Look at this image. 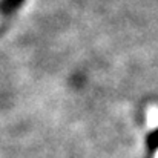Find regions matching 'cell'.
<instances>
[{
    "mask_svg": "<svg viewBox=\"0 0 158 158\" xmlns=\"http://www.w3.org/2000/svg\"><path fill=\"white\" fill-rule=\"evenodd\" d=\"M148 148H149L151 152H154V151L158 149V129H155V131L148 137Z\"/></svg>",
    "mask_w": 158,
    "mask_h": 158,
    "instance_id": "cell-2",
    "label": "cell"
},
{
    "mask_svg": "<svg viewBox=\"0 0 158 158\" xmlns=\"http://www.w3.org/2000/svg\"><path fill=\"white\" fill-rule=\"evenodd\" d=\"M22 3H23V0H2L0 2V12L9 14V12L15 11Z\"/></svg>",
    "mask_w": 158,
    "mask_h": 158,
    "instance_id": "cell-1",
    "label": "cell"
}]
</instances>
